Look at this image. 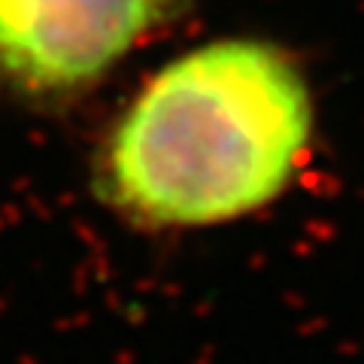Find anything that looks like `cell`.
<instances>
[{"label": "cell", "instance_id": "cell-1", "mask_svg": "<svg viewBox=\"0 0 364 364\" xmlns=\"http://www.w3.org/2000/svg\"><path fill=\"white\" fill-rule=\"evenodd\" d=\"M306 76L279 46L213 40L164 64L112 124L97 198L146 231L252 215L298 176L313 140Z\"/></svg>", "mask_w": 364, "mask_h": 364}, {"label": "cell", "instance_id": "cell-2", "mask_svg": "<svg viewBox=\"0 0 364 364\" xmlns=\"http://www.w3.org/2000/svg\"><path fill=\"white\" fill-rule=\"evenodd\" d=\"M179 0H0V79L28 97H70L104 79Z\"/></svg>", "mask_w": 364, "mask_h": 364}]
</instances>
